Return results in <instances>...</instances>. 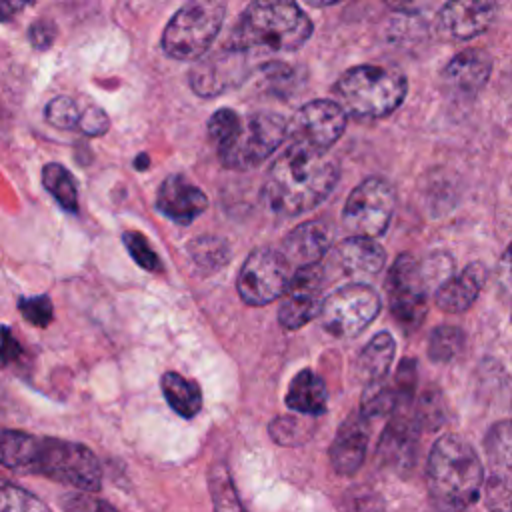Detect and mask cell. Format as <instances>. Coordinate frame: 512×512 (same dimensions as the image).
Masks as SVG:
<instances>
[{
  "label": "cell",
  "mask_w": 512,
  "mask_h": 512,
  "mask_svg": "<svg viewBox=\"0 0 512 512\" xmlns=\"http://www.w3.org/2000/svg\"><path fill=\"white\" fill-rule=\"evenodd\" d=\"M426 480L434 504L466 508L480 494L484 470L470 442L456 434H446L430 450Z\"/></svg>",
  "instance_id": "4"
},
{
  "label": "cell",
  "mask_w": 512,
  "mask_h": 512,
  "mask_svg": "<svg viewBox=\"0 0 512 512\" xmlns=\"http://www.w3.org/2000/svg\"><path fill=\"white\" fill-rule=\"evenodd\" d=\"M148 166H150V160H148L146 154H140V156L134 158V168H136V170H146Z\"/></svg>",
  "instance_id": "47"
},
{
  "label": "cell",
  "mask_w": 512,
  "mask_h": 512,
  "mask_svg": "<svg viewBox=\"0 0 512 512\" xmlns=\"http://www.w3.org/2000/svg\"><path fill=\"white\" fill-rule=\"evenodd\" d=\"M490 72V54L480 48H466L446 62L442 70V80L452 92L460 96H474L486 86Z\"/></svg>",
  "instance_id": "18"
},
{
  "label": "cell",
  "mask_w": 512,
  "mask_h": 512,
  "mask_svg": "<svg viewBox=\"0 0 512 512\" xmlns=\"http://www.w3.org/2000/svg\"><path fill=\"white\" fill-rule=\"evenodd\" d=\"M382 300L374 288L354 282L330 292L320 306V324L334 338H354L378 316Z\"/></svg>",
  "instance_id": "7"
},
{
  "label": "cell",
  "mask_w": 512,
  "mask_h": 512,
  "mask_svg": "<svg viewBox=\"0 0 512 512\" xmlns=\"http://www.w3.org/2000/svg\"><path fill=\"white\" fill-rule=\"evenodd\" d=\"M368 448V426L366 420L358 414H350L338 428L330 444V464L334 472L342 476L354 474L366 456Z\"/></svg>",
  "instance_id": "20"
},
{
  "label": "cell",
  "mask_w": 512,
  "mask_h": 512,
  "mask_svg": "<svg viewBox=\"0 0 512 512\" xmlns=\"http://www.w3.org/2000/svg\"><path fill=\"white\" fill-rule=\"evenodd\" d=\"M466 344V336L458 326L440 324L428 336V358L436 364H448L456 360Z\"/></svg>",
  "instance_id": "28"
},
{
  "label": "cell",
  "mask_w": 512,
  "mask_h": 512,
  "mask_svg": "<svg viewBox=\"0 0 512 512\" xmlns=\"http://www.w3.org/2000/svg\"><path fill=\"white\" fill-rule=\"evenodd\" d=\"M226 4L218 0H196L184 4L162 34V48L176 60L200 58L218 36Z\"/></svg>",
  "instance_id": "6"
},
{
  "label": "cell",
  "mask_w": 512,
  "mask_h": 512,
  "mask_svg": "<svg viewBox=\"0 0 512 512\" xmlns=\"http://www.w3.org/2000/svg\"><path fill=\"white\" fill-rule=\"evenodd\" d=\"M292 268L274 248H256L240 268L238 294L250 306L282 298L292 280Z\"/></svg>",
  "instance_id": "11"
},
{
  "label": "cell",
  "mask_w": 512,
  "mask_h": 512,
  "mask_svg": "<svg viewBox=\"0 0 512 512\" xmlns=\"http://www.w3.org/2000/svg\"><path fill=\"white\" fill-rule=\"evenodd\" d=\"M484 452L490 474L512 476V420H500L490 426L484 438Z\"/></svg>",
  "instance_id": "26"
},
{
  "label": "cell",
  "mask_w": 512,
  "mask_h": 512,
  "mask_svg": "<svg viewBox=\"0 0 512 512\" xmlns=\"http://www.w3.org/2000/svg\"><path fill=\"white\" fill-rule=\"evenodd\" d=\"M428 512H464V508H452V506H442V504H434Z\"/></svg>",
  "instance_id": "48"
},
{
  "label": "cell",
  "mask_w": 512,
  "mask_h": 512,
  "mask_svg": "<svg viewBox=\"0 0 512 512\" xmlns=\"http://www.w3.org/2000/svg\"><path fill=\"white\" fill-rule=\"evenodd\" d=\"M288 136V120L274 112H256L242 118L238 134L218 150L220 160L228 168L246 170L266 160Z\"/></svg>",
  "instance_id": "10"
},
{
  "label": "cell",
  "mask_w": 512,
  "mask_h": 512,
  "mask_svg": "<svg viewBox=\"0 0 512 512\" xmlns=\"http://www.w3.org/2000/svg\"><path fill=\"white\" fill-rule=\"evenodd\" d=\"M418 426L420 422L416 414H408L406 406H400V412H394L378 444V458L384 466L398 472L412 466L418 442Z\"/></svg>",
  "instance_id": "16"
},
{
  "label": "cell",
  "mask_w": 512,
  "mask_h": 512,
  "mask_svg": "<svg viewBox=\"0 0 512 512\" xmlns=\"http://www.w3.org/2000/svg\"><path fill=\"white\" fill-rule=\"evenodd\" d=\"M64 512H120L106 500L88 496L86 492H68L60 498Z\"/></svg>",
  "instance_id": "39"
},
{
  "label": "cell",
  "mask_w": 512,
  "mask_h": 512,
  "mask_svg": "<svg viewBox=\"0 0 512 512\" xmlns=\"http://www.w3.org/2000/svg\"><path fill=\"white\" fill-rule=\"evenodd\" d=\"M240 126H242V116H238L230 108H220L208 120V136L216 144V148L222 150L238 134Z\"/></svg>",
  "instance_id": "34"
},
{
  "label": "cell",
  "mask_w": 512,
  "mask_h": 512,
  "mask_svg": "<svg viewBox=\"0 0 512 512\" xmlns=\"http://www.w3.org/2000/svg\"><path fill=\"white\" fill-rule=\"evenodd\" d=\"M20 314L34 326H48L52 322L54 310L48 296H26L18 300Z\"/></svg>",
  "instance_id": "38"
},
{
  "label": "cell",
  "mask_w": 512,
  "mask_h": 512,
  "mask_svg": "<svg viewBox=\"0 0 512 512\" xmlns=\"http://www.w3.org/2000/svg\"><path fill=\"white\" fill-rule=\"evenodd\" d=\"M28 38H30V42H32L36 48L44 50V48H48V46L54 42V38H56V26H54L50 20H38V22H34V24L30 26Z\"/></svg>",
  "instance_id": "43"
},
{
  "label": "cell",
  "mask_w": 512,
  "mask_h": 512,
  "mask_svg": "<svg viewBox=\"0 0 512 512\" xmlns=\"http://www.w3.org/2000/svg\"><path fill=\"white\" fill-rule=\"evenodd\" d=\"M334 260L346 276L368 278L382 272L386 264V250L372 238L350 236L336 246Z\"/></svg>",
  "instance_id": "21"
},
{
  "label": "cell",
  "mask_w": 512,
  "mask_h": 512,
  "mask_svg": "<svg viewBox=\"0 0 512 512\" xmlns=\"http://www.w3.org/2000/svg\"><path fill=\"white\" fill-rule=\"evenodd\" d=\"M24 6L26 4H22V2H0V20H10Z\"/></svg>",
  "instance_id": "46"
},
{
  "label": "cell",
  "mask_w": 512,
  "mask_h": 512,
  "mask_svg": "<svg viewBox=\"0 0 512 512\" xmlns=\"http://www.w3.org/2000/svg\"><path fill=\"white\" fill-rule=\"evenodd\" d=\"M332 240L334 232L330 224H326L324 220H310L292 228L284 236L280 244V254L296 272L300 268L316 266L320 258L330 250Z\"/></svg>",
  "instance_id": "15"
},
{
  "label": "cell",
  "mask_w": 512,
  "mask_h": 512,
  "mask_svg": "<svg viewBox=\"0 0 512 512\" xmlns=\"http://www.w3.org/2000/svg\"><path fill=\"white\" fill-rule=\"evenodd\" d=\"M398 406H400V396H398V390L394 384L380 380V382H372V384L364 386L362 400H360V416L366 422L384 418V416L396 412Z\"/></svg>",
  "instance_id": "27"
},
{
  "label": "cell",
  "mask_w": 512,
  "mask_h": 512,
  "mask_svg": "<svg viewBox=\"0 0 512 512\" xmlns=\"http://www.w3.org/2000/svg\"><path fill=\"white\" fill-rule=\"evenodd\" d=\"M2 338H0V360L2 364H12L16 358L22 356V348L16 342V338L12 336V332L8 328H2Z\"/></svg>",
  "instance_id": "44"
},
{
  "label": "cell",
  "mask_w": 512,
  "mask_h": 512,
  "mask_svg": "<svg viewBox=\"0 0 512 512\" xmlns=\"http://www.w3.org/2000/svg\"><path fill=\"white\" fill-rule=\"evenodd\" d=\"M42 184L54 196V200L68 212L78 210V190L72 174L56 162H48L42 168Z\"/></svg>",
  "instance_id": "29"
},
{
  "label": "cell",
  "mask_w": 512,
  "mask_h": 512,
  "mask_svg": "<svg viewBox=\"0 0 512 512\" xmlns=\"http://www.w3.org/2000/svg\"><path fill=\"white\" fill-rule=\"evenodd\" d=\"M342 510L344 512H384V506L374 492L366 488H354L344 496Z\"/></svg>",
  "instance_id": "40"
},
{
  "label": "cell",
  "mask_w": 512,
  "mask_h": 512,
  "mask_svg": "<svg viewBox=\"0 0 512 512\" xmlns=\"http://www.w3.org/2000/svg\"><path fill=\"white\" fill-rule=\"evenodd\" d=\"M394 208V186L384 178L370 176L348 194L342 210V224L352 236L374 240L388 230Z\"/></svg>",
  "instance_id": "8"
},
{
  "label": "cell",
  "mask_w": 512,
  "mask_h": 512,
  "mask_svg": "<svg viewBox=\"0 0 512 512\" xmlns=\"http://www.w3.org/2000/svg\"><path fill=\"white\" fill-rule=\"evenodd\" d=\"M0 512H50V508L32 492L0 480Z\"/></svg>",
  "instance_id": "33"
},
{
  "label": "cell",
  "mask_w": 512,
  "mask_h": 512,
  "mask_svg": "<svg viewBox=\"0 0 512 512\" xmlns=\"http://www.w3.org/2000/svg\"><path fill=\"white\" fill-rule=\"evenodd\" d=\"M312 36V20L294 2L250 4L236 22L230 48L246 52H294Z\"/></svg>",
  "instance_id": "3"
},
{
  "label": "cell",
  "mask_w": 512,
  "mask_h": 512,
  "mask_svg": "<svg viewBox=\"0 0 512 512\" xmlns=\"http://www.w3.org/2000/svg\"><path fill=\"white\" fill-rule=\"evenodd\" d=\"M188 254L196 268L204 272H214L228 262L230 246L216 236H198L188 244Z\"/></svg>",
  "instance_id": "30"
},
{
  "label": "cell",
  "mask_w": 512,
  "mask_h": 512,
  "mask_svg": "<svg viewBox=\"0 0 512 512\" xmlns=\"http://www.w3.org/2000/svg\"><path fill=\"white\" fill-rule=\"evenodd\" d=\"M108 116L106 112L96 106V104H86L82 106V116H80V124L78 128L88 134V136H100L108 130Z\"/></svg>",
  "instance_id": "42"
},
{
  "label": "cell",
  "mask_w": 512,
  "mask_h": 512,
  "mask_svg": "<svg viewBox=\"0 0 512 512\" xmlns=\"http://www.w3.org/2000/svg\"><path fill=\"white\" fill-rule=\"evenodd\" d=\"M338 182V166L328 152L292 142L268 168L262 200L278 216L294 218L322 204Z\"/></svg>",
  "instance_id": "2"
},
{
  "label": "cell",
  "mask_w": 512,
  "mask_h": 512,
  "mask_svg": "<svg viewBox=\"0 0 512 512\" xmlns=\"http://www.w3.org/2000/svg\"><path fill=\"white\" fill-rule=\"evenodd\" d=\"M496 12L498 6L494 2H448L438 12L436 30L448 42H464L482 34L494 22Z\"/></svg>",
  "instance_id": "14"
},
{
  "label": "cell",
  "mask_w": 512,
  "mask_h": 512,
  "mask_svg": "<svg viewBox=\"0 0 512 512\" xmlns=\"http://www.w3.org/2000/svg\"><path fill=\"white\" fill-rule=\"evenodd\" d=\"M396 354V342L390 332L374 334L360 350L354 362V374L366 384L386 380Z\"/></svg>",
  "instance_id": "23"
},
{
  "label": "cell",
  "mask_w": 512,
  "mask_h": 512,
  "mask_svg": "<svg viewBox=\"0 0 512 512\" xmlns=\"http://www.w3.org/2000/svg\"><path fill=\"white\" fill-rule=\"evenodd\" d=\"M162 394L170 408L182 418H194L202 408V392L198 384L184 378L178 372H166L162 376Z\"/></svg>",
  "instance_id": "25"
},
{
  "label": "cell",
  "mask_w": 512,
  "mask_h": 512,
  "mask_svg": "<svg viewBox=\"0 0 512 512\" xmlns=\"http://www.w3.org/2000/svg\"><path fill=\"white\" fill-rule=\"evenodd\" d=\"M242 54L228 48L226 54H218L206 60H198L196 66L190 70V86L198 96L210 98L226 90L234 78V68L238 66L236 60Z\"/></svg>",
  "instance_id": "22"
},
{
  "label": "cell",
  "mask_w": 512,
  "mask_h": 512,
  "mask_svg": "<svg viewBox=\"0 0 512 512\" xmlns=\"http://www.w3.org/2000/svg\"><path fill=\"white\" fill-rule=\"evenodd\" d=\"M208 486L214 512H244L234 482L224 464H214L208 474Z\"/></svg>",
  "instance_id": "31"
},
{
  "label": "cell",
  "mask_w": 512,
  "mask_h": 512,
  "mask_svg": "<svg viewBox=\"0 0 512 512\" xmlns=\"http://www.w3.org/2000/svg\"><path fill=\"white\" fill-rule=\"evenodd\" d=\"M500 270H502V276L504 280L512 286V242L510 246L504 250L502 254V262H500Z\"/></svg>",
  "instance_id": "45"
},
{
  "label": "cell",
  "mask_w": 512,
  "mask_h": 512,
  "mask_svg": "<svg viewBox=\"0 0 512 512\" xmlns=\"http://www.w3.org/2000/svg\"><path fill=\"white\" fill-rule=\"evenodd\" d=\"M328 392L324 380L310 368L300 370L286 392V406L304 416H320L326 410Z\"/></svg>",
  "instance_id": "24"
},
{
  "label": "cell",
  "mask_w": 512,
  "mask_h": 512,
  "mask_svg": "<svg viewBox=\"0 0 512 512\" xmlns=\"http://www.w3.org/2000/svg\"><path fill=\"white\" fill-rule=\"evenodd\" d=\"M406 76L392 66L360 64L348 68L334 86L336 102L356 120H378L392 114L406 98Z\"/></svg>",
  "instance_id": "5"
},
{
  "label": "cell",
  "mask_w": 512,
  "mask_h": 512,
  "mask_svg": "<svg viewBox=\"0 0 512 512\" xmlns=\"http://www.w3.org/2000/svg\"><path fill=\"white\" fill-rule=\"evenodd\" d=\"M428 278L416 256L400 254L388 270L386 294L394 320L406 330H416L428 310Z\"/></svg>",
  "instance_id": "9"
},
{
  "label": "cell",
  "mask_w": 512,
  "mask_h": 512,
  "mask_svg": "<svg viewBox=\"0 0 512 512\" xmlns=\"http://www.w3.org/2000/svg\"><path fill=\"white\" fill-rule=\"evenodd\" d=\"M416 362L412 358H404L396 370V376H394V386L398 390V396H400V406H406L410 404L412 396H414V390H416Z\"/></svg>",
  "instance_id": "41"
},
{
  "label": "cell",
  "mask_w": 512,
  "mask_h": 512,
  "mask_svg": "<svg viewBox=\"0 0 512 512\" xmlns=\"http://www.w3.org/2000/svg\"><path fill=\"white\" fill-rule=\"evenodd\" d=\"M208 206L206 194L188 178L174 174L168 176L156 194V208L166 218L178 224L194 222Z\"/></svg>",
  "instance_id": "17"
},
{
  "label": "cell",
  "mask_w": 512,
  "mask_h": 512,
  "mask_svg": "<svg viewBox=\"0 0 512 512\" xmlns=\"http://www.w3.org/2000/svg\"><path fill=\"white\" fill-rule=\"evenodd\" d=\"M268 432L276 444L296 446L314 434V422L302 416H278L270 422Z\"/></svg>",
  "instance_id": "32"
},
{
  "label": "cell",
  "mask_w": 512,
  "mask_h": 512,
  "mask_svg": "<svg viewBox=\"0 0 512 512\" xmlns=\"http://www.w3.org/2000/svg\"><path fill=\"white\" fill-rule=\"evenodd\" d=\"M322 284L324 270L318 264L300 268L292 274L278 308V322L284 330H298L320 314Z\"/></svg>",
  "instance_id": "13"
},
{
  "label": "cell",
  "mask_w": 512,
  "mask_h": 512,
  "mask_svg": "<svg viewBox=\"0 0 512 512\" xmlns=\"http://www.w3.org/2000/svg\"><path fill=\"white\" fill-rule=\"evenodd\" d=\"M488 278V268L482 262L468 264L462 272L446 278L434 292V304L446 314H460L468 310L478 298L484 282Z\"/></svg>",
  "instance_id": "19"
},
{
  "label": "cell",
  "mask_w": 512,
  "mask_h": 512,
  "mask_svg": "<svg viewBox=\"0 0 512 512\" xmlns=\"http://www.w3.org/2000/svg\"><path fill=\"white\" fill-rule=\"evenodd\" d=\"M44 114L52 126L70 130V128H78L80 116H82V106L70 96H56L48 102Z\"/></svg>",
  "instance_id": "35"
},
{
  "label": "cell",
  "mask_w": 512,
  "mask_h": 512,
  "mask_svg": "<svg viewBox=\"0 0 512 512\" xmlns=\"http://www.w3.org/2000/svg\"><path fill=\"white\" fill-rule=\"evenodd\" d=\"M0 464L24 474H42L82 492H96L102 484L100 462L84 444L20 430L0 432Z\"/></svg>",
  "instance_id": "1"
},
{
  "label": "cell",
  "mask_w": 512,
  "mask_h": 512,
  "mask_svg": "<svg viewBox=\"0 0 512 512\" xmlns=\"http://www.w3.org/2000/svg\"><path fill=\"white\" fill-rule=\"evenodd\" d=\"M122 242L128 250V254L132 256V260L148 270V272H158L162 268V262L158 258V254L152 250V246L148 244L146 236L142 232H136V230H128L122 234Z\"/></svg>",
  "instance_id": "36"
},
{
  "label": "cell",
  "mask_w": 512,
  "mask_h": 512,
  "mask_svg": "<svg viewBox=\"0 0 512 512\" xmlns=\"http://www.w3.org/2000/svg\"><path fill=\"white\" fill-rule=\"evenodd\" d=\"M484 500L490 512H512V476L490 474L484 484Z\"/></svg>",
  "instance_id": "37"
},
{
  "label": "cell",
  "mask_w": 512,
  "mask_h": 512,
  "mask_svg": "<svg viewBox=\"0 0 512 512\" xmlns=\"http://www.w3.org/2000/svg\"><path fill=\"white\" fill-rule=\"evenodd\" d=\"M346 112L336 100H312L298 108L288 122V136L292 142L306 144L314 150L328 152L346 130Z\"/></svg>",
  "instance_id": "12"
}]
</instances>
